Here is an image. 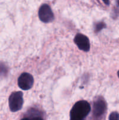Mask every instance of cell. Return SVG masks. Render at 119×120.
I'll return each instance as SVG.
<instances>
[{
  "mask_svg": "<svg viewBox=\"0 0 119 120\" xmlns=\"http://www.w3.org/2000/svg\"><path fill=\"white\" fill-rule=\"evenodd\" d=\"M117 75H118V77H119V71L117 72Z\"/></svg>",
  "mask_w": 119,
  "mask_h": 120,
  "instance_id": "cell-10",
  "label": "cell"
},
{
  "mask_svg": "<svg viewBox=\"0 0 119 120\" xmlns=\"http://www.w3.org/2000/svg\"><path fill=\"white\" fill-rule=\"evenodd\" d=\"M105 24L104 23H99L98 24L96 25V31H99V30H101L102 29L105 27Z\"/></svg>",
  "mask_w": 119,
  "mask_h": 120,
  "instance_id": "cell-8",
  "label": "cell"
},
{
  "mask_svg": "<svg viewBox=\"0 0 119 120\" xmlns=\"http://www.w3.org/2000/svg\"><path fill=\"white\" fill-rule=\"evenodd\" d=\"M33 83V77L28 73H22L18 80V84L19 87L23 90H28L31 89Z\"/></svg>",
  "mask_w": 119,
  "mask_h": 120,
  "instance_id": "cell-4",
  "label": "cell"
},
{
  "mask_svg": "<svg viewBox=\"0 0 119 120\" xmlns=\"http://www.w3.org/2000/svg\"><path fill=\"white\" fill-rule=\"evenodd\" d=\"M21 120H43L42 118L40 117H30V118H23Z\"/></svg>",
  "mask_w": 119,
  "mask_h": 120,
  "instance_id": "cell-9",
  "label": "cell"
},
{
  "mask_svg": "<svg viewBox=\"0 0 119 120\" xmlns=\"http://www.w3.org/2000/svg\"><path fill=\"white\" fill-rule=\"evenodd\" d=\"M23 104V93L21 91H15L9 96V106L12 112H16L22 108Z\"/></svg>",
  "mask_w": 119,
  "mask_h": 120,
  "instance_id": "cell-2",
  "label": "cell"
},
{
  "mask_svg": "<svg viewBox=\"0 0 119 120\" xmlns=\"http://www.w3.org/2000/svg\"><path fill=\"white\" fill-rule=\"evenodd\" d=\"M117 4H118V5H119V1H117Z\"/></svg>",
  "mask_w": 119,
  "mask_h": 120,
  "instance_id": "cell-11",
  "label": "cell"
},
{
  "mask_svg": "<svg viewBox=\"0 0 119 120\" xmlns=\"http://www.w3.org/2000/svg\"><path fill=\"white\" fill-rule=\"evenodd\" d=\"M91 110V105L85 100L77 102L70 111V120H85Z\"/></svg>",
  "mask_w": 119,
  "mask_h": 120,
  "instance_id": "cell-1",
  "label": "cell"
},
{
  "mask_svg": "<svg viewBox=\"0 0 119 120\" xmlns=\"http://www.w3.org/2000/svg\"><path fill=\"white\" fill-rule=\"evenodd\" d=\"M106 110V104L102 98H98L93 103V112L95 117H100Z\"/></svg>",
  "mask_w": 119,
  "mask_h": 120,
  "instance_id": "cell-6",
  "label": "cell"
},
{
  "mask_svg": "<svg viewBox=\"0 0 119 120\" xmlns=\"http://www.w3.org/2000/svg\"><path fill=\"white\" fill-rule=\"evenodd\" d=\"M109 120H119V114L117 112H113L110 114Z\"/></svg>",
  "mask_w": 119,
  "mask_h": 120,
  "instance_id": "cell-7",
  "label": "cell"
},
{
  "mask_svg": "<svg viewBox=\"0 0 119 120\" xmlns=\"http://www.w3.org/2000/svg\"><path fill=\"white\" fill-rule=\"evenodd\" d=\"M38 17L41 21L44 23H49L54 19V14L50 6L47 4H43L38 10Z\"/></svg>",
  "mask_w": 119,
  "mask_h": 120,
  "instance_id": "cell-3",
  "label": "cell"
},
{
  "mask_svg": "<svg viewBox=\"0 0 119 120\" xmlns=\"http://www.w3.org/2000/svg\"><path fill=\"white\" fill-rule=\"evenodd\" d=\"M75 43L80 50L88 52L90 50V42L88 38L81 34H77L74 38Z\"/></svg>",
  "mask_w": 119,
  "mask_h": 120,
  "instance_id": "cell-5",
  "label": "cell"
}]
</instances>
